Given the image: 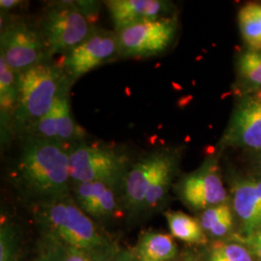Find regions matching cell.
<instances>
[{
  "label": "cell",
  "mask_w": 261,
  "mask_h": 261,
  "mask_svg": "<svg viewBox=\"0 0 261 261\" xmlns=\"http://www.w3.org/2000/svg\"><path fill=\"white\" fill-rule=\"evenodd\" d=\"M13 177L35 202L68 196L71 188L70 145L23 135Z\"/></svg>",
  "instance_id": "cell-1"
},
{
  "label": "cell",
  "mask_w": 261,
  "mask_h": 261,
  "mask_svg": "<svg viewBox=\"0 0 261 261\" xmlns=\"http://www.w3.org/2000/svg\"><path fill=\"white\" fill-rule=\"evenodd\" d=\"M34 218L47 238L94 253L112 244L70 195L35 202Z\"/></svg>",
  "instance_id": "cell-2"
},
{
  "label": "cell",
  "mask_w": 261,
  "mask_h": 261,
  "mask_svg": "<svg viewBox=\"0 0 261 261\" xmlns=\"http://www.w3.org/2000/svg\"><path fill=\"white\" fill-rule=\"evenodd\" d=\"M18 101L15 136H22L49 112L56 99L73 84L57 62L46 61L17 73Z\"/></svg>",
  "instance_id": "cell-3"
},
{
  "label": "cell",
  "mask_w": 261,
  "mask_h": 261,
  "mask_svg": "<svg viewBox=\"0 0 261 261\" xmlns=\"http://www.w3.org/2000/svg\"><path fill=\"white\" fill-rule=\"evenodd\" d=\"M70 177L74 184L101 182L117 190L123 187L129 171V159L112 146L87 143L84 140L70 146Z\"/></svg>",
  "instance_id": "cell-4"
},
{
  "label": "cell",
  "mask_w": 261,
  "mask_h": 261,
  "mask_svg": "<svg viewBox=\"0 0 261 261\" xmlns=\"http://www.w3.org/2000/svg\"><path fill=\"white\" fill-rule=\"evenodd\" d=\"M77 1H57L47 5L39 24L48 57L65 56L82 44L97 27Z\"/></svg>",
  "instance_id": "cell-5"
},
{
  "label": "cell",
  "mask_w": 261,
  "mask_h": 261,
  "mask_svg": "<svg viewBox=\"0 0 261 261\" xmlns=\"http://www.w3.org/2000/svg\"><path fill=\"white\" fill-rule=\"evenodd\" d=\"M0 50V57L16 73L50 61L39 25L19 18L1 17Z\"/></svg>",
  "instance_id": "cell-6"
},
{
  "label": "cell",
  "mask_w": 261,
  "mask_h": 261,
  "mask_svg": "<svg viewBox=\"0 0 261 261\" xmlns=\"http://www.w3.org/2000/svg\"><path fill=\"white\" fill-rule=\"evenodd\" d=\"M177 17L145 20L115 31L119 56L148 58L161 56L174 43L178 32Z\"/></svg>",
  "instance_id": "cell-7"
},
{
  "label": "cell",
  "mask_w": 261,
  "mask_h": 261,
  "mask_svg": "<svg viewBox=\"0 0 261 261\" xmlns=\"http://www.w3.org/2000/svg\"><path fill=\"white\" fill-rule=\"evenodd\" d=\"M218 147L219 152L240 148L261 154V93L239 97Z\"/></svg>",
  "instance_id": "cell-8"
},
{
  "label": "cell",
  "mask_w": 261,
  "mask_h": 261,
  "mask_svg": "<svg viewBox=\"0 0 261 261\" xmlns=\"http://www.w3.org/2000/svg\"><path fill=\"white\" fill-rule=\"evenodd\" d=\"M119 57L115 31L97 28L82 44L62 56L57 62L74 84L81 76Z\"/></svg>",
  "instance_id": "cell-9"
},
{
  "label": "cell",
  "mask_w": 261,
  "mask_h": 261,
  "mask_svg": "<svg viewBox=\"0 0 261 261\" xmlns=\"http://www.w3.org/2000/svg\"><path fill=\"white\" fill-rule=\"evenodd\" d=\"M178 195L194 210H206L227 201L218 163V156L207 157L199 168L188 173L178 182Z\"/></svg>",
  "instance_id": "cell-10"
},
{
  "label": "cell",
  "mask_w": 261,
  "mask_h": 261,
  "mask_svg": "<svg viewBox=\"0 0 261 261\" xmlns=\"http://www.w3.org/2000/svg\"><path fill=\"white\" fill-rule=\"evenodd\" d=\"M24 135L55 140L70 146L84 140L85 132L77 125L71 112L70 89L61 94L56 99L51 110Z\"/></svg>",
  "instance_id": "cell-11"
},
{
  "label": "cell",
  "mask_w": 261,
  "mask_h": 261,
  "mask_svg": "<svg viewBox=\"0 0 261 261\" xmlns=\"http://www.w3.org/2000/svg\"><path fill=\"white\" fill-rule=\"evenodd\" d=\"M231 206L240 221L243 236L261 228V174L234 178Z\"/></svg>",
  "instance_id": "cell-12"
},
{
  "label": "cell",
  "mask_w": 261,
  "mask_h": 261,
  "mask_svg": "<svg viewBox=\"0 0 261 261\" xmlns=\"http://www.w3.org/2000/svg\"><path fill=\"white\" fill-rule=\"evenodd\" d=\"M164 148L151 151L130 167L123 183V201L134 213L143 211L151 182L165 154Z\"/></svg>",
  "instance_id": "cell-13"
},
{
  "label": "cell",
  "mask_w": 261,
  "mask_h": 261,
  "mask_svg": "<svg viewBox=\"0 0 261 261\" xmlns=\"http://www.w3.org/2000/svg\"><path fill=\"white\" fill-rule=\"evenodd\" d=\"M114 31L145 20L174 16L172 2L164 0H110L106 1Z\"/></svg>",
  "instance_id": "cell-14"
},
{
  "label": "cell",
  "mask_w": 261,
  "mask_h": 261,
  "mask_svg": "<svg viewBox=\"0 0 261 261\" xmlns=\"http://www.w3.org/2000/svg\"><path fill=\"white\" fill-rule=\"evenodd\" d=\"M74 200L85 214L98 220L119 217L121 206L115 189L101 182L74 184Z\"/></svg>",
  "instance_id": "cell-15"
},
{
  "label": "cell",
  "mask_w": 261,
  "mask_h": 261,
  "mask_svg": "<svg viewBox=\"0 0 261 261\" xmlns=\"http://www.w3.org/2000/svg\"><path fill=\"white\" fill-rule=\"evenodd\" d=\"M18 101L17 73L0 57V123L1 143L6 145L15 136L13 130L14 116Z\"/></svg>",
  "instance_id": "cell-16"
},
{
  "label": "cell",
  "mask_w": 261,
  "mask_h": 261,
  "mask_svg": "<svg viewBox=\"0 0 261 261\" xmlns=\"http://www.w3.org/2000/svg\"><path fill=\"white\" fill-rule=\"evenodd\" d=\"M181 152L182 150L180 148L166 147L164 157L151 182L145 197L143 211L157 208L166 198L179 168Z\"/></svg>",
  "instance_id": "cell-17"
},
{
  "label": "cell",
  "mask_w": 261,
  "mask_h": 261,
  "mask_svg": "<svg viewBox=\"0 0 261 261\" xmlns=\"http://www.w3.org/2000/svg\"><path fill=\"white\" fill-rule=\"evenodd\" d=\"M236 91L241 96L261 93V50L246 48L235 58Z\"/></svg>",
  "instance_id": "cell-18"
},
{
  "label": "cell",
  "mask_w": 261,
  "mask_h": 261,
  "mask_svg": "<svg viewBox=\"0 0 261 261\" xmlns=\"http://www.w3.org/2000/svg\"><path fill=\"white\" fill-rule=\"evenodd\" d=\"M177 254L173 237L161 232H146L140 237L138 255L152 261H169Z\"/></svg>",
  "instance_id": "cell-19"
},
{
  "label": "cell",
  "mask_w": 261,
  "mask_h": 261,
  "mask_svg": "<svg viewBox=\"0 0 261 261\" xmlns=\"http://www.w3.org/2000/svg\"><path fill=\"white\" fill-rule=\"evenodd\" d=\"M165 215L172 237L190 244H205V231L198 220L180 211H168Z\"/></svg>",
  "instance_id": "cell-20"
},
{
  "label": "cell",
  "mask_w": 261,
  "mask_h": 261,
  "mask_svg": "<svg viewBox=\"0 0 261 261\" xmlns=\"http://www.w3.org/2000/svg\"><path fill=\"white\" fill-rule=\"evenodd\" d=\"M238 25L248 48L261 50V4L244 5L238 12Z\"/></svg>",
  "instance_id": "cell-21"
},
{
  "label": "cell",
  "mask_w": 261,
  "mask_h": 261,
  "mask_svg": "<svg viewBox=\"0 0 261 261\" xmlns=\"http://www.w3.org/2000/svg\"><path fill=\"white\" fill-rule=\"evenodd\" d=\"M203 230L215 237H222L229 233L233 227L234 212L227 201L204 210L200 217Z\"/></svg>",
  "instance_id": "cell-22"
},
{
  "label": "cell",
  "mask_w": 261,
  "mask_h": 261,
  "mask_svg": "<svg viewBox=\"0 0 261 261\" xmlns=\"http://www.w3.org/2000/svg\"><path fill=\"white\" fill-rule=\"evenodd\" d=\"M206 261H253L252 254L240 243L215 242L209 249Z\"/></svg>",
  "instance_id": "cell-23"
},
{
  "label": "cell",
  "mask_w": 261,
  "mask_h": 261,
  "mask_svg": "<svg viewBox=\"0 0 261 261\" xmlns=\"http://www.w3.org/2000/svg\"><path fill=\"white\" fill-rule=\"evenodd\" d=\"M0 261H17V238L10 224H1Z\"/></svg>",
  "instance_id": "cell-24"
},
{
  "label": "cell",
  "mask_w": 261,
  "mask_h": 261,
  "mask_svg": "<svg viewBox=\"0 0 261 261\" xmlns=\"http://www.w3.org/2000/svg\"><path fill=\"white\" fill-rule=\"evenodd\" d=\"M64 246L47 238L34 261H63Z\"/></svg>",
  "instance_id": "cell-25"
},
{
  "label": "cell",
  "mask_w": 261,
  "mask_h": 261,
  "mask_svg": "<svg viewBox=\"0 0 261 261\" xmlns=\"http://www.w3.org/2000/svg\"><path fill=\"white\" fill-rule=\"evenodd\" d=\"M94 261H136L128 252H121L113 245L92 253Z\"/></svg>",
  "instance_id": "cell-26"
},
{
  "label": "cell",
  "mask_w": 261,
  "mask_h": 261,
  "mask_svg": "<svg viewBox=\"0 0 261 261\" xmlns=\"http://www.w3.org/2000/svg\"><path fill=\"white\" fill-rule=\"evenodd\" d=\"M242 241L252 255L261 261V228L248 236H243Z\"/></svg>",
  "instance_id": "cell-27"
},
{
  "label": "cell",
  "mask_w": 261,
  "mask_h": 261,
  "mask_svg": "<svg viewBox=\"0 0 261 261\" xmlns=\"http://www.w3.org/2000/svg\"><path fill=\"white\" fill-rule=\"evenodd\" d=\"M19 0H1L0 1V8L1 12H8L10 10L14 9L20 5Z\"/></svg>",
  "instance_id": "cell-28"
},
{
  "label": "cell",
  "mask_w": 261,
  "mask_h": 261,
  "mask_svg": "<svg viewBox=\"0 0 261 261\" xmlns=\"http://www.w3.org/2000/svg\"><path fill=\"white\" fill-rule=\"evenodd\" d=\"M184 261H196L195 260V258H194V257H193V256H188V257H187L186 259H185V260Z\"/></svg>",
  "instance_id": "cell-29"
},
{
  "label": "cell",
  "mask_w": 261,
  "mask_h": 261,
  "mask_svg": "<svg viewBox=\"0 0 261 261\" xmlns=\"http://www.w3.org/2000/svg\"><path fill=\"white\" fill-rule=\"evenodd\" d=\"M258 162H259V168L261 170V154H259V158H258Z\"/></svg>",
  "instance_id": "cell-30"
},
{
  "label": "cell",
  "mask_w": 261,
  "mask_h": 261,
  "mask_svg": "<svg viewBox=\"0 0 261 261\" xmlns=\"http://www.w3.org/2000/svg\"><path fill=\"white\" fill-rule=\"evenodd\" d=\"M147 260H148V259H147ZM148 261H152V260H148Z\"/></svg>",
  "instance_id": "cell-31"
}]
</instances>
